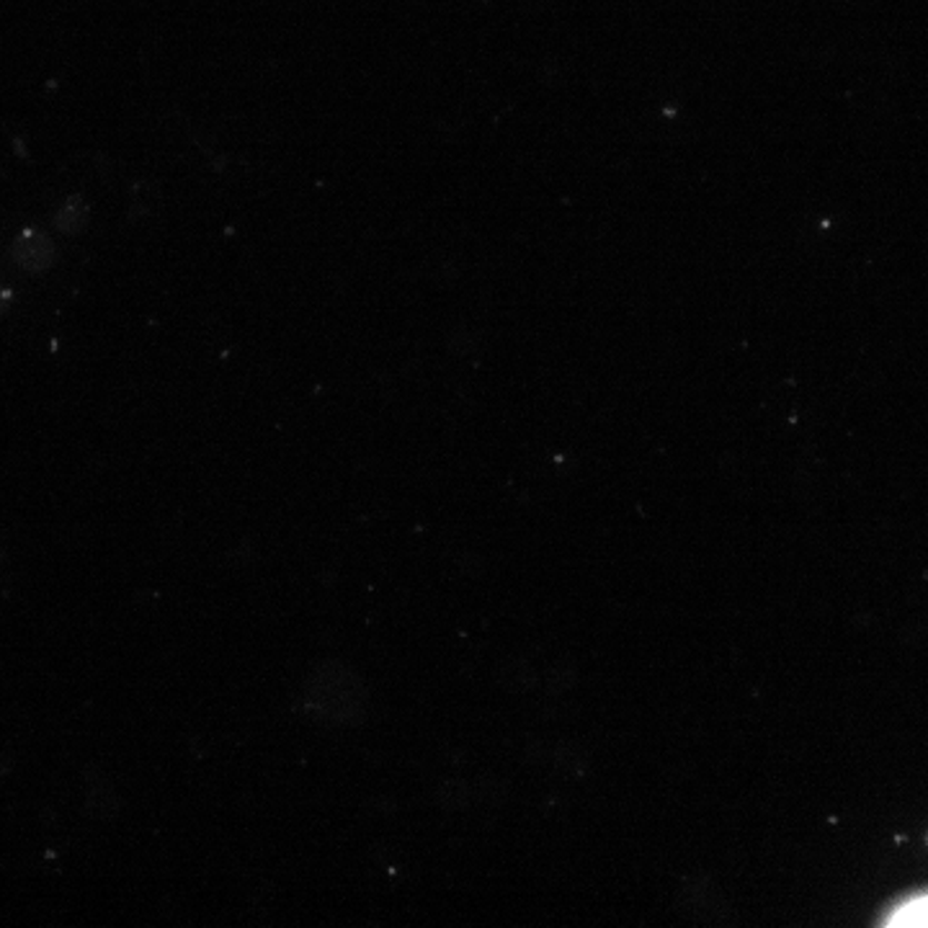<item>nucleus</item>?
I'll return each mask as SVG.
<instances>
[{
  "instance_id": "nucleus-1",
  "label": "nucleus",
  "mask_w": 928,
  "mask_h": 928,
  "mask_svg": "<svg viewBox=\"0 0 928 928\" xmlns=\"http://www.w3.org/2000/svg\"><path fill=\"white\" fill-rule=\"evenodd\" d=\"M11 256H13V261L29 273H42L47 269H52V263L58 261V250H54V243L44 236L42 230L19 232V238L13 240Z\"/></svg>"
},
{
  "instance_id": "nucleus-2",
  "label": "nucleus",
  "mask_w": 928,
  "mask_h": 928,
  "mask_svg": "<svg viewBox=\"0 0 928 928\" xmlns=\"http://www.w3.org/2000/svg\"><path fill=\"white\" fill-rule=\"evenodd\" d=\"M86 222H88V204L80 197H70L60 207L58 217H54V224H58V230L68 232V236L83 230Z\"/></svg>"
},
{
  "instance_id": "nucleus-3",
  "label": "nucleus",
  "mask_w": 928,
  "mask_h": 928,
  "mask_svg": "<svg viewBox=\"0 0 928 928\" xmlns=\"http://www.w3.org/2000/svg\"><path fill=\"white\" fill-rule=\"evenodd\" d=\"M892 926H928V898L910 902L900 914H895Z\"/></svg>"
},
{
  "instance_id": "nucleus-4",
  "label": "nucleus",
  "mask_w": 928,
  "mask_h": 928,
  "mask_svg": "<svg viewBox=\"0 0 928 928\" xmlns=\"http://www.w3.org/2000/svg\"><path fill=\"white\" fill-rule=\"evenodd\" d=\"M11 300H13V292L3 285V281H0V312L8 310V305H11Z\"/></svg>"
}]
</instances>
